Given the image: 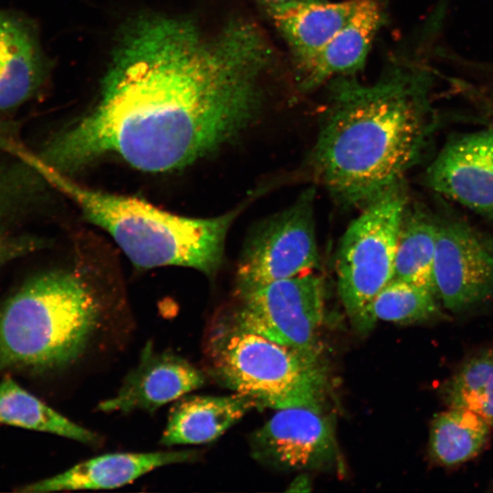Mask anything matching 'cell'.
Wrapping results in <instances>:
<instances>
[{"label": "cell", "instance_id": "cell-1", "mask_svg": "<svg viewBox=\"0 0 493 493\" xmlns=\"http://www.w3.org/2000/svg\"><path fill=\"white\" fill-rule=\"evenodd\" d=\"M272 61L267 37L245 19L209 37L190 20L142 19L121 41L97 104L40 161L63 173L106 157L148 173L182 169L250 123Z\"/></svg>", "mask_w": 493, "mask_h": 493}, {"label": "cell", "instance_id": "cell-2", "mask_svg": "<svg viewBox=\"0 0 493 493\" xmlns=\"http://www.w3.org/2000/svg\"><path fill=\"white\" fill-rule=\"evenodd\" d=\"M444 27L425 21L416 48L372 84L340 76L312 153L314 173L340 202L367 204L398 184L435 119Z\"/></svg>", "mask_w": 493, "mask_h": 493}, {"label": "cell", "instance_id": "cell-3", "mask_svg": "<svg viewBox=\"0 0 493 493\" xmlns=\"http://www.w3.org/2000/svg\"><path fill=\"white\" fill-rule=\"evenodd\" d=\"M106 320L105 301L87 278L70 270L37 275L0 310V371L70 366L89 351Z\"/></svg>", "mask_w": 493, "mask_h": 493}, {"label": "cell", "instance_id": "cell-4", "mask_svg": "<svg viewBox=\"0 0 493 493\" xmlns=\"http://www.w3.org/2000/svg\"><path fill=\"white\" fill-rule=\"evenodd\" d=\"M47 179L67 194L84 216L105 230L137 267H188L213 274L238 210L193 218L160 209L142 199L95 190L40 163Z\"/></svg>", "mask_w": 493, "mask_h": 493}, {"label": "cell", "instance_id": "cell-5", "mask_svg": "<svg viewBox=\"0 0 493 493\" xmlns=\"http://www.w3.org/2000/svg\"><path fill=\"white\" fill-rule=\"evenodd\" d=\"M205 352L208 373L256 404L320 405L326 381L318 352L278 343L223 317L210 326Z\"/></svg>", "mask_w": 493, "mask_h": 493}, {"label": "cell", "instance_id": "cell-6", "mask_svg": "<svg viewBox=\"0 0 493 493\" xmlns=\"http://www.w3.org/2000/svg\"><path fill=\"white\" fill-rule=\"evenodd\" d=\"M398 184L368 202L345 230L336 259L338 290L353 326L362 331L373 324L369 309L393 278L397 236L405 210Z\"/></svg>", "mask_w": 493, "mask_h": 493}, {"label": "cell", "instance_id": "cell-7", "mask_svg": "<svg viewBox=\"0 0 493 493\" xmlns=\"http://www.w3.org/2000/svg\"><path fill=\"white\" fill-rule=\"evenodd\" d=\"M231 320L278 343L318 352L317 335L325 316V288L313 272L274 281L237 296Z\"/></svg>", "mask_w": 493, "mask_h": 493}, {"label": "cell", "instance_id": "cell-8", "mask_svg": "<svg viewBox=\"0 0 493 493\" xmlns=\"http://www.w3.org/2000/svg\"><path fill=\"white\" fill-rule=\"evenodd\" d=\"M313 197L312 190L304 192L254 234L237 265V296L274 281L313 272L319 267Z\"/></svg>", "mask_w": 493, "mask_h": 493}, {"label": "cell", "instance_id": "cell-9", "mask_svg": "<svg viewBox=\"0 0 493 493\" xmlns=\"http://www.w3.org/2000/svg\"><path fill=\"white\" fill-rule=\"evenodd\" d=\"M433 283L435 295L454 312L493 295V256L463 223H437Z\"/></svg>", "mask_w": 493, "mask_h": 493}, {"label": "cell", "instance_id": "cell-10", "mask_svg": "<svg viewBox=\"0 0 493 493\" xmlns=\"http://www.w3.org/2000/svg\"><path fill=\"white\" fill-rule=\"evenodd\" d=\"M336 449L332 425L320 407L278 409L252 437L255 457L286 469L319 467L333 459Z\"/></svg>", "mask_w": 493, "mask_h": 493}, {"label": "cell", "instance_id": "cell-11", "mask_svg": "<svg viewBox=\"0 0 493 493\" xmlns=\"http://www.w3.org/2000/svg\"><path fill=\"white\" fill-rule=\"evenodd\" d=\"M435 192L493 217V127L448 142L427 171Z\"/></svg>", "mask_w": 493, "mask_h": 493}, {"label": "cell", "instance_id": "cell-12", "mask_svg": "<svg viewBox=\"0 0 493 493\" xmlns=\"http://www.w3.org/2000/svg\"><path fill=\"white\" fill-rule=\"evenodd\" d=\"M205 383L204 372L188 360L172 351H156L148 341L119 391L98 408L105 413L154 412Z\"/></svg>", "mask_w": 493, "mask_h": 493}, {"label": "cell", "instance_id": "cell-13", "mask_svg": "<svg viewBox=\"0 0 493 493\" xmlns=\"http://www.w3.org/2000/svg\"><path fill=\"white\" fill-rule=\"evenodd\" d=\"M194 450H169L143 453L104 454L54 477L27 485L24 492L110 489L130 484L140 477L164 466L194 462Z\"/></svg>", "mask_w": 493, "mask_h": 493}, {"label": "cell", "instance_id": "cell-14", "mask_svg": "<svg viewBox=\"0 0 493 493\" xmlns=\"http://www.w3.org/2000/svg\"><path fill=\"white\" fill-rule=\"evenodd\" d=\"M358 1L307 0L268 5L270 17L300 70L349 21Z\"/></svg>", "mask_w": 493, "mask_h": 493}, {"label": "cell", "instance_id": "cell-15", "mask_svg": "<svg viewBox=\"0 0 493 493\" xmlns=\"http://www.w3.org/2000/svg\"><path fill=\"white\" fill-rule=\"evenodd\" d=\"M384 19L379 0H359L349 21L300 70L303 89L316 88L332 77L350 75L361 69Z\"/></svg>", "mask_w": 493, "mask_h": 493}, {"label": "cell", "instance_id": "cell-16", "mask_svg": "<svg viewBox=\"0 0 493 493\" xmlns=\"http://www.w3.org/2000/svg\"><path fill=\"white\" fill-rule=\"evenodd\" d=\"M255 404L236 393L226 396L185 394L171 408L160 444L173 446L211 443Z\"/></svg>", "mask_w": 493, "mask_h": 493}, {"label": "cell", "instance_id": "cell-17", "mask_svg": "<svg viewBox=\"0 0 493 493\" xmlns=\"http://www.w3.org/2000/svg\"><path fill=\"white\" fill-rule=\"evenodd\" d=\"M42 74L40 50L31 29L0 12V110H11L29 99Z\"/></svg>", "mask_w": 493, "mask_h": 493}, {"label": "cell", "instance_id": "cell-18", "mask_svg": "<svg viewBox=\"0 0 493 493\" xmlns=\"http://www.w3.org/2000/svg\"><path fill=\"white\" fill-rule=\"evenodd\" d=\"M0 423L47 432L86 445H96V433L52 409L13 379L0 383Z\"/></svg>", "mask_w": 493, "mask_h": 493}, {"label": "cell", "instance_id": "cell-19", "mask_svg": "<svg viewBox=\"0 0 493 493\" xmlns=\"http://www.w3.org/2000/svg\"><path fill=\"white\" fill-rule=\"evenodd\" d=\"M490 425L477 414L450 408L435 415L430 428L429 452L438 464L454 466L466 462L486 445Z\"/></svg>", "mask_w": 493, "mask_h": 493}, {"label": "cell", "instance_id": "cell-20", "mask_svg": "<svg viewBox=\"0 0 493 493\" xmlns=\"http://www.w3.org/2000/svg\"><path fill=\"white\" fill-rule=\"evenodd\" d=\"M436 234L437 223L425 213H406L404 210L396 240L393 278L424 287L435 294L433 265Z\"/></svg>", "mask_w": 493, "mask_h": 493}, {"label": "cell", "instance_id": "cell-21", "mask_svg": "<svg viewBox=\"0 0 493 493\" xmlns=\"http://www.w3.org/2000/svg\"><path fill=\"white\" fill-rule=\"evenodd\" d=\"M450 408L471 411L493 426V348L469 357L443 385Z\"/></svg>", "mask_w": 493, "mask_h": 493}, {"label": "cell", "instance_id": "cell-22", "mask_svg": "<svg viewBox=\"0 0 493 493\" xmlns=\"http://www.w3.org/2000/svg\"><path fill=\"white\" fill-rule=\"evenodd\" d=\"M435 297L433 291L424 287L393 278L372 301L369 317L372 324L376 320L425 321L439 314Z\"/></svg>", "mask_w": 493, "mask_h": 493}, {"label": "cell", "instance_id": "cell-23", "mask_svg": "<svg viewBox=\"0 0 493 493\" xmlns=\"http://www.w3.org/2000/svg\"><path fill=\"white\" fill-rule=\"evenodd\" d=\"M458 67L465 68L464 79L467 91L483 100H493V60H470L458 58Z\"/></svg>", "mask_w": 493, "mask_h": 493}, {"label": "cell", "instance_id": "cell-24", "mask_svg": "<svg viewBox=\"0 0 493 493\" xmlns=\"http://www.w3.org/2000/svg\"><path fill=\"white\" fill-rule=\"evenodd\" d=\"M30 245L26 241L0 237V264L26 252Z\"/></svg>", "mask_w": 493, "mask_h": 493}, {"label": "cell", "instance_id": "cell-25", "mask_svg": "<svg viewBox=\"0 0 493 493\" xmlns=\"http://www.w3.org/2000/svg\"><path fill=\"white\" fill-rule=\"evenodd\" d=\"M484 246L487 247V249L490 252V254L493 256V236L487 237L482 240Z\"/></svg>", "mask_w": 493, "mask_h": 493}, {"label": "cell", "instance_id": "cell-26", "mask_svg": "<svg viewBox=\"0 0 493 493\" xmlns=\"http://www.w3.org/2000/svg\"><path fill=\"white\" fill-rule=\"evenodd\" d=\"M268 5H279L294 1H307V0H264Z\"/></svg>", "mask_w": 493, "mask_h": 493}, {"label": "cell", "instance_id": "cell-27", "mask_svg": "<svg viewBox=\"0 0 493 493\" xmlns=\"http://www.w3.org/2000/svg\"><path fill=\"white\" fill-rule=\"evenodd\" d=\"M493 127V126H492Z\"/></svg>", "mask_w": 493, "mask_h": 493}]
</instances>
